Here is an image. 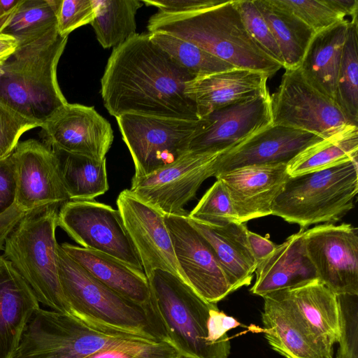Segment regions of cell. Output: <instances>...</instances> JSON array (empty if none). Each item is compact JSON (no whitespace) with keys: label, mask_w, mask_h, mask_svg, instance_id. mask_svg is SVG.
<instances>
[{"label":"cell","mask_w":358,"mask_h":358,"mask_svg":"<svg viewBox=\"0 0 358 358\" xmlns=\"http://www.w3.org/2000/svg\"><path fill=\"white\" fill-rule=\"evenodd\" d=\"M349 19L316 33L299 67L308 83L334 101Z\"/></svg>","instance_id":"4316f807"},{"label":"cell","mask_w":358,"mask_h":358,"mask_svg":"<svg viewBox=\"0 0 358 358\" xmlns=\"http://www.w3.org/2000/svg\"><path fill=\"white\" fill-rule=\"evenodd\" d=\"M187 216L209 224L239 222L229 193L220 179L206 191Z\"/></svg>","instance_id":"e575fe53"},{"label":"cell","mask_w":358,"mask_h":358,"mask_svg":"<svg viewBox=\"0 0 358 358\" xmlns=\"http://www.w3.org/2000/svg\"><path fill=\"white\" fill-rule=\"evenodd\" d=\"M271 96L272 124L308 131L323 138L352 124L333 99L308 83L299 68L285 69L280 86Z\"/></svg>","instance_id":"8fae6325"},{"label":"cell","mask_w":358,"mask_h":358,"mask_svg":"<svg viewBox=\"0 0 358 358\" xmlns=\"http://www.w3.org/2000/svg\"><path fill=\"white\" fill-rule=\"evenodd\" d=\"M274 1L289 10L315 34L345 19L332 10L324 0Z\"/></svg>","instance_id":"f35d334b"},{"label":"cell","mask_w":358,"mask_h":358,"mask_svg":"<svg viewBox=\"0 0 358 358\" xmlns=\"http://www.w3.org/2000/svg\"><path fill=\"white\" fill-rule=\"evenodd\" d=\"M248 241L257 264L267 258L277 246L268 238L249 230L248 231Z\"/></svg>","instance_id":"f6af8a7d"},{"label":"cell","mask_w":358,"mask_h":358,"mask_svg":"<svg viewBox=\"0 0 358 358\" xmlns=\"http://www.w3.org/2000/svg\"><path fill=\"white\" fill-rule=\"evenodd\" d=\"M262 298L264 332L273 350L285 358H324L283 289Z\"/></svg>","instance_id":"7402d4cb"},{"label":"cell","mask_w":358,"mask_h":358,"mask_svg":"<svg viewBox=\"0 0 358 358\" xmlns=\"http://www.w3.org/2000/svg\"><path fill=\"white\" fill-rule=\"evenodd\" d=\"M26 213L14 203L0 215V250L4 248L8 236Z\"/></svg>","instance_id":"ee69618b"},{"label":"cell","mask_w":358,"mask_h":358,"mask_svg":"<svg viewBox=\"0 0 358 358\" xmlns=\"http://www.w3.org/2000/svg\"><path fill=\"white\" fill-rule=\"evenodd\" d=\"M303 231L289 236L273 252L257 264L256 279L250 292L262 297L271 292L292 288L318 280L308 257Z\"/></svg>","instance_id":"cb8c5ba5"},{"label":"cell","mask_w":358,"mask_h":358,"mask_svg":"<svg viewBox=\"0 0 358 358\" xmlns=\"http://www.w3.org/2000/svg\"><path fill=\"white\" fill-rule=\"evenodd\" d=\"M15 169V204L25 211L69 200L55 151L35 139L18 143L12 153Z\"/></svg>","instance_id":"2e32d148"},{"label":"cell","mask_w":358,"mask_h":358,"mask_svg":"<svg viewBox=\"0 0 358 358\" xmlns=\"http://www.w3.org/2000/svg\"><path fill=\"white\" fill-rule=\"evenodd\" d=\"M58 272L71 315L108 331L140 336L150 342L166 341L162 322L151 303H136L96 279L59 245Z\"/></svg>","instance_id":"3957f363"},{"label":"cell","mask_w":358,"mask_h":358,"mask_svg":"<svg viewBox=\"0 0 358 358\" xmlns=\"http://www.w3.org/2000/svg\"><path fill=\"white\" fill-rule=\"evenodd\" d=\"M187 218L212 248L231 292L250 285L257 262L249 247L245 223L209 224Z\"/></svg>","instance_id":"d4e9b609"},{"label":"cell","mask_w":358,"mask_h":358,"mask_svg":"<svg viewBox=\"0 0 358 358\" xmlns=\"http://www.w3.org/2000/svg\"><path fill=\"white\" fill-rule=\"evenodd\" d=\"M283 290L324 358H333L339 336L337 295L319 280Z\"/></svg>","instance_id":"603a6c76"},{"label":"cell","mask_w":358,"mask_h":358,"mask_svg":"<svg viewBox=\"0 0 358 358\" xmlns=\"http://www.w3.org/2000/svg\"><path fill=\"white\" fill-rule=\"evenodd\" d=\"M280 50L285 69L300 66L315 31L274 0H254Z\"/></svg>","instance_id":"83f0119b"},{"label":"cell","mask_w":358,"mask_h":358,"mask_svg":"<svg viewBox=\"0 0 358 358\" xmlns=\"http://www.w3.org/2000/svg\"><path fill=\"white\" fill-rule=\"evenodd\" d=\"M195 78L150 39L136 34L113 49L101 80L105 108L124 114L198 121L194 103L185 94Z\"/></svg>","instance_id":"6da1fadb"},{"label":"cell","mask_w":358,"mask_h":358,"mask_svg":"<svg viewBox=\"0 0 358 358\" xmlns=\"http://www.w3.org/2000/svg\"><path fill=\"white\" fill-rule=\"evenodd\" d=\"M150 303L165 330L168 343L178 352L194 358H228L230 341L208 340L209 303L174 274L154 270L148 277Z\"/></svg>","instance_id":"52a82bcc"},{"label":"cell","mask_w":358,"mask_h":358,"mask_svg":"<svg viewBox=\"0 0 358 358\" xmlns=\"http://www.w3.org/2000/svg\"><path fill=\"white\" fill-rule=\"evenodd\" d=\"M116 203L146 276L154 270L161 269L185 282L175 257L164 215L127 189L119 194Z\"/></svg>","instance_id":"e0dca14e"},{"label":"cell","mask_w":358,"mask_h":358,"mask_svg":"<svg viewBox=\"0 0 358 358\" xmlns=\"http://www.w3.org/2000/svg\"><path fill=\"white\" fill-rule=\"evenodd\" d=\"M187 215H164L175 257L185 283L206 301L217 303L231 293V287L212 248Z\"/></svg>","instance_id":"9a60e30c"},{"label":"cell","mask_w":358,"mask_h":358,"mask_svg":"<svg viewBox=\"0 0 358 358\" xmlns=\"http://www.w3.org/2000/svg\"><path fill=\"white\" fill-rule=\"evenodd\" d=\"M146 6H155L159 12L169 14L190 13L220 5L226 1L220 0H144Z\"/></svg>","instance_id":"b9f144b4"},{"label":"cell","mask_w":358,"mask_h":358,"mask_svg":"<svg viewBox=\"0 0 358 358\" xmlns=\"http://www.w3.org/2000/svg\"><path fill=\"white\" fill-rule=\"evenodd\" d=\"M268 78L262 72L234 68L194 78L187 83L185 93L200 119L217 108L267 93Z\"/></svg>","instance_id":"44dd1931"},{"label":"cell","mask_w":358,"mask_h":358,"mask_svg":"<svg viewBox=\"0 0 358 358\" xmlns=\"http://www.w3.org/2000/svg\"><path fill=\"white\" fill-rule=\"evenodd\" d=\"M336 13L345 18L350 16V20L357 19L358 1L357 0H324Z\"/></svg>","instance_id":"bcb514c9"},{"label":"cell","mask_w":358,"mask_h":358,"mask_svg":"<svg viewBox=\"0 0 358 358\" xmlns=\"http://www.w3.org/2000/svg\"><path fill=\"white\" fill-rule=\"evenodd\" d=\"M358 126L348 125L334 135L307 147L287 165L289 176L324 169L357 158Z\"/></svg>","instance_id":"f1b7e54d"},{"label":"cell","mask_w":358,"mask_h":358,"mask_svg":"<svg viewBox=\"0 0 358 358\" xmlns=\"http://www.w3.org/2000/svg\"><path fill=\"white\" fill-rule=\"evenodd\" d=\"M188 41L236 68L274 75L282 66L269 57L248 33L234 1L201 11L157 12L147 26Z\"/></svg>","instance_id":"7a4b0ae2"},{"label":"cell","mask_w":358,"mask_h":358,"mask_svg":"<svg viewBox=\"0 0 358 358\" xmlns=\"http://www.w3.org/2000/svg\"><path fill=\"white\" fill-rule=\"evenodd\" d=\"M22 0H0V32Z\"/></svg>","instance_id":"c3c4849f"},{"label":"cell","mask_w":358,"mask_h":358,"mask_svg":"<svg viewBox=\"0 0 358 358\" xmlns=\"http://www.w3.org/2000/svg\"><path fill=\"white\" fill-rule=\"evenodd\" d=\"M60 0H22L0 34L14 37L19 46L57 29Z\"/></svg>","instance_id":"1f68e13d"},{"label":"cell","mask_w":358,"mask_h":358,"mask_svg":"<svg viewBox=\"0 0 358 358\" xmlns=\"http://www.w3.org/2000/svg\"><path fill=\"white\" fill-rule=\"evenodd\" d=\"M323 138L314 134L271 124L222 153L216 162L218 173L264 164H287L307 147Z\"/></svg>","instance_id":"d6986e66"},{"label":"cell","mask_w":358,"mask_h":358,"mask_svg":"<svg viewBox=\"0 0 358 358\" xmlns=\"http://www.w3.org/2000/svg\"><path fill=\"white\" fill-rule=\"evenodd\" d=\"M358 192L357 158L289 176L274 200L272 215L301 230L338 222L355 206Z\"/></svg>","instance_id":"8992f818"},{"label":"cell","mask_w":358,"mask_h":358,"mask_svg":"<svg viewBox=\"0 0 358 358\" xmlns=\"http://www.w3.org/2000/svg\"><path fill=\"white\" fill-rule=\"evenodd\" d=\"M222 153L188 150L171 164L142 178H132L130 191L163 215H186L185 205L203 182L214 176Z\"/></svg>","instance_id":"7c38bea8"},{"label":"cell","mask_w":358,"mask_h":358,"mask_svg":"<svg viewBox=\"0 0 358 358\" xmlns=\"http://www.w3.org/2000/svg\"><path fill=\"white\" fill-rule=\"evenodd\" d=\"M60 206L46 204L27 211L8 236L3 256L31 287L39 303L71 315L58 272L59 245L55 231Z\"/></svg>","instance_id":"5b68a950"},{"label":"cell","mask_w":358,"mask_h":358,"mask_svg":"<svg viewBox=\"0 0 358 358\" xmlns=\"http://www.w3.org/2000/svg\"><path fill=\"white\" fill-rule=\"evenodd\" d=\"M18 41L13 36L0 34V66L17 49Z\"/></svg>","instance_id":"7dc6e473"},{"label":"cell","mask_w":358,"mask_h":358,"mask_svg":"<svg viewBox=\"0 0 358 358\" xmlns=\"http://www.w3.org/2000/svg\"><path fill=\"white\" fill-rule=\"evenodd\" d=\"M178 355L166 341L132 340L101 349L83 358H176Z\"/></svg>","instance_id":"74e56055"},{"label":"cell","mask_w":358,"mask_h":358,"mask_svg":"<svg viewBox=\"0 0 358 358\" xmlns=\"http://www.w3.org/2000/svg\"><path fill=\"white\" fill-rule=\"evenodd\" d=\"M45 145L63 150L103 160L113 141L109 122L93 106L66 103L41 127Z\"/></svg>","instance_id":"ac0fdd59"},{"label":"cell","mask_w":358,"mask_h":358,"mask_svg":"<svg viewBox=\"0 0 358 358\" xmlns=\"http://www.w3.org/2000/svg\"><path fill=\"white\" fill-rule=\"evenodd\" d=\"M40 127L0 102V159L11 155L20 136L27 131Z\"/></svg>","instance_id":"ab89813d"},{"label":"cell","mask_w":358,"mask_h":358,"mask_svg":"<svg viewBox=\"0 0 358 358\" xmlns=\"http://www.w3.org/2000/svg\"><path fill=\"white\" fill-rule=\"evenodd\" d=\"M225 185L238 221L272 215L275 199L289 177L287 164L247 166L215 176Z\"/></svg>","instance_id":"ffe728a7"},{"label":"cell","mask_w":358,"mask_h":358,"mask_svg":"<svg viewBox=\"0 0 358 358\" xmlns=\"http://www.w3.org/2000/svg\"><path fill=\"white\" fill-rule=\"evenodd\" d=\"M69 200H93L109 189L106 161L52 149Z\"/></svg>","instance_id":"f546056e"},{"label":"cell","mask_w":358,"mask_h":358,"mask_svg":"<svg viewBox=\"0 0 358 358\" xmlns=\"http://www.w3.org/2000/svg\"><path fill=\"white\" fill-rule=\"evenodd\" d=\"M15 179L12 154L0 159V215L15 203Z\"/></svg>","instance_id":"7bdbcfd3"},{"label":"cell","mask_w":358,"mask_h":358,"mask_svg":"<svg viewBox=\"0 0 358 358\" xmlns=\"http://www.w3.org/2000/svg\"><path fill=\"white\" fill-rule=\"evenodd\" d=\"M138 336L92 327L72 315L39 308L22 332L13 358H83Z\"/></svg>","instance_id":"ba28073f"},{"label":"cell","mask_w":358,"mask_h":358,"mask_svg":"<svg viewBox=\"0 0 358 358\" xmlns=\"http://www.w3.org/2000/svg\"><path fill=\"white\" fill-rule=\"evenodd\" d=\"M176 358H194V357H192L187 356V355H182V354H178Z\"/></svg>","instance_id":"681fc988"},{"label":"cell","mask_w":358,"mask_h":358,"mask_svg":"<svg viewBox=\"0 0 358 358\" xmlns=\"http://www.w3.org/2000/svg\"><path fill=\"white\" fill-rule=\"evenodd\" d=\"M358 20L349 21L334 101L352 124L358 123Z\"/></svg>","instance_id":"d6a6232c"},{"label":"cell","mask_w":358,"mask_h":358,"mask_svg":"<svg viewBox=\"0 0 358 358\" xmlns=\"http://www.w3.org/2000/svg\"><path fill=\"white\" fill-rule=\"evenodd\" d=\"M67 40L56 29L18 46L0 66V102L40 127L65 105L57 68Z\"/></svg>","instance_id":"277c9868"},{"label":"cell","mask_w":358,"mask_h":358,"mask_svg":"<svg viewBox=\"0 0 358 358\" xmlns=\"http://www.w3.org/2000/svg\"><path fill=\"white\" fill-rule=\"evenodd\" d=\"M150 39L166 52L179 66L194 77L227 71L231 64L217 58L202 48L171 34L149 33Z\"/></svg>","instance_id":"836d02e7"},{"label":"cell","mask_w":358,"mask_h":358,"mask_svg":"<svg viewBox=\"0 0 358 358\" xmlns=\"http://www.w3.org/2000/svg\"><path fill=\"white\" fill-rule=\"evenodd\" d=\"M95 17L93 0H60L57 10V31L68 37L73 30L91 24Z\"/></svg>","instance_id":"60d3db41"},{"label":"cell","mask_w":358,"mask_h":358,"mask_svg":"<svg viewBox=\"0 0 358 358\" xmlns=\"http://www.w3.org/2000/svg\"><path fill=\"white\" fill-rule=\"evenodd\" d=\"M116 120L133 159V178L148 176L188 151L198 121L124 114Z\"/></svg>","instance_id":"9c48e42d"},{"label":"cell","mask_w":358,"mask_h":358,"mask_svg":"<svg viewBox=\"0 0 358 358\" xmlns=\"http://www.w3.org/2000/svg\"><path fill=\"white\" fill-rule=\"evenodd\" d=\"M318 280L336 295H358V231L350 224H324L303 231Z\"/></svg>","instance_id":"4fadbf2b"},{"label":"cell","mask_w":358,"mask_h":358,"mask_svg":"<svg viewBox=\"0 0 358 358\" xmlns=\"http://www.w3.org/2000/svg\"><path fill=\"white\" fill-rule=\"evenodd\" d=\"M5 257L3 255L0 256V270L3 264V262L4 260Z\"/></svg>","instance_id":"f907efd6"},{"label":"cell","mask_w":358,"mask_h":358,"mask_svg":"<svg viewBox=\"0 0 358 358\" xmlns=\"http://www.w3.org/2000/svg\"><path fill=\"white\" fill-rule=\"evenodd\" d=\"M63 250L101 282L141 305L150 303L148 278L138 270L108 255L64 243Z\"/></svg>","instance_id":"484cf974"},{"label":"cell","mask_w":358,"mask_h":358,"mask_svg":"<svg viewBox=\"0 0 358 358\" xmlns=\"http://www.w3.org/2000/svg\"><path fill=\"white\" fill-rule=\"evenodd\" d=\"M57 226L83 248L143 271L120 211L110 206L94 199L68 201L59 210Z\"/></svg>","instance_id":"30bf717a"},{"label":"cell","mask_w":358,"mask_h":358,"mask_svg":"<svg viewBox=\"0 0 358 358\" xmlns=\"http://www.w3.org/2000/svg\"><path fill=\"white\" fill-rule=\"evenodd\" d=\"M339 344L336 358H358V295H337Z\"/></svg>","instance_id":"8d00e7d4"},{"label":"cell","mask_w":358,"mask_h":358,"mask_svg":"<svg viewBox=\"0 0 358 358\" xmlns=\"http://www.w3.org/2000/svg\"><path fill=\"white\" fill-rule=\"evenodd\" d=\"M95 17L91 23L103 48H116L136 35V15L140 0H93Z\"/></svg>","instance_id":"4dcf8cb0"},{"label":"cell","mask_w":358,"mask_h":358,"mask_svg":"<svg viewBox=\"0 0 358 358\" xmlns=\"http://www.w3.org/2000/svg\"><path fill=\"white\" fill-rule=\"evenodd\" d=\"M272 124L269 92L217 108L200 118L188 150L224 153Z\"/></svg>","instance_id":"5bb4252c"},{"label":"cell","mask_w":358,"mask_h":358,"mask_svg":"<svg viewBox=\"0 0 358 358\" xmlns=\"http://www.w3.org/2000/svg\"><path fill=\"white\" fill-rule=\"evenodd\" d=\"M234 3L250 37L269 57L284 68V61L278 45L254 0L234 1Z\"/></svg>","instance_id":"d590c367"}]
</instances>
